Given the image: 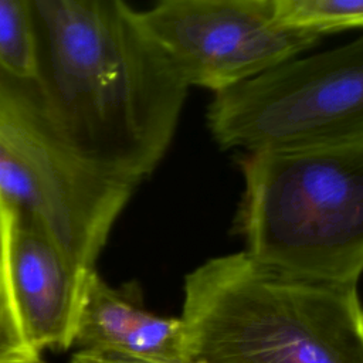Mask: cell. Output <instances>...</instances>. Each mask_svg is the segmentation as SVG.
Wrapping results in <instances>:
<instances>
[{"mask_svg": "<svg viewBox=\"0 0 363 363\" xmlns=\"http://www.w3.org/2000/svg\"><path fill=\"white\" fill-rule=\"evenodd\" d=\"M54 123L84 153L139 184L163 159L189 86L121 0H31Z\"/></svg>", "mask_w": 363, "mask_h": 363, "instance_id": "1", "label": "cell"}, {"mask_svg": "<svg viewBox=\"0 0 363 363\" xmlns=\"http://www.w3.org/2000/svg\"><path fill=\"white\" fill-rule=\"evenodd\" d=\"M13 217V207L0 196V363H44L24 333L14 299L10 269Z\"/></svg>", "mask_w": 363, "mask_h": 363, "instance_id": "10", "label": "cell"}, {"mask_svg": "<svg viewBox=\"0 0 363 363\" xmlns=\"http://www.w3.org/2000/svg\"><path fill=\"white\" fill-rule=\"evenodd\" d=\"M74 346L156 363H191L182 318L143 309L129 291L112 288L96 269L86 281Z\"/></svg>", "mask_w": 363, "mask_h": 363, "instance_id": "8", "label": "cell"}, {"mask_svg": "<svg viewBox=\"0 0 363 363\" xmlns=\"http://www.w3.org/2000/svg\"><path fill=\"white\" fill-rule=\"evenodd\" d=\"M69 363H156L143 359H135L129 356L115 354V353H104L94 350H77Z\"/></svg>", "mask_w": 363, "mask_h": 363, "instance_id": "12", "label": "cell"}, {"mask_svg": "<svg viewBox=\"0 0 363 363\" xmlns=\"http://www.w3.org/2000/svg\"><path fill=\"white\" fill-rule=\"evenodd\" d=\"M191 363H363L357 286L289 275L245 251L184 278Z\"/></svg>", "mask_w": 363, "mask_h": 363, "instance_id": "2", "label": "cell"}, {"mask_svg": "<svg viewBox=\"0 0 363 363\" xmlns=\"http://www.w3.org/2000/svg\"><path fill=\"white\" fill-rule=\"evenodd\" d=\"M278 24L322 35L363 27V0H272Z\"/></svg>", "mask_w": 363, "mask_h": 363, "instance_id": "11", "label": "cell"}, {"mask_svg": "<svg viewBox=\"0 0 363 363\" xmlns=\"http://www.w3.org/2000/svg\"><path fill=\"white\" fill-rule=\"evenodd\" d=\"M138 16L186 85L214 94L299 57L319 40L278 24L272 0H164Z\"/></svg>", "mask_w": 363, "mask_h": 363, "instance_id": "6", "label": "cell"}, {"mask_svg": "<svg viewBox=\"0 0 363 363\" xmlns=\"http://www.w3.org/2000/svg\"><path fill=\"white\" fill-rule=\"evenodd\" d=\"M207 122L221 147L245 153L363 138V35L216 94Z\"/></svg>", "mask_w": 363, "mask_h": 363, "instance_id": "5", "label": "cell"}, {"mask_svg": "<svg viewBox=\"0 0 363 363\" xmlns=\"http://www.w3.org/2000/svg\"><path fill=\"white\" fill-rule=\"evenodd\" d=\"M136 183L74 145L34 84L0 72V196L81 269H95Z\"/></svg>", "mask_w": 363, "mask_h": 363, "instance_id": "4", "label": "cell"}, {"mask_svg": "<svg viewBox=\"0 0 363 363\" xmlns=\"http://www.w3.org/2000/svg\"><path fill=\"white\" fill-rule=\"evenodd\" d=\"M0 72L30 84L38 79V34L31 0H0Z\"/></svg>", "mask_w": 363, "mask_h": 363, "instance_id": "9", "label": "cell"}, {"mask_svg": "<svg viewBox=\"0 0 363 363\" xmlns=\"http://www.w3.org/2000/svg\"><path fill=\"white\" fill-rule=\"evenodd\" d=\"M237 228L277 271L357 286L363 274V138L247 152Z\"/></svg>", "mask_w": 363, "mask_h": 363, "instance_id": "3", "label": "cell"}, {"mask_svg": "<svg viewBox=\"0 0 363 363\" xmlns=\"http://www.w3.org/2000/svg\"><path fill=\"white\" fill-rule=\"evenodd\" d=\"M10 269L17 311L31 346L40 353L72 347L94 269L77 267L45 231L16 210Z\"/></svg>", "mask_w": 363, "mask_h": 363, "instance_id": "7", "label": "cell"}]
</instances>
